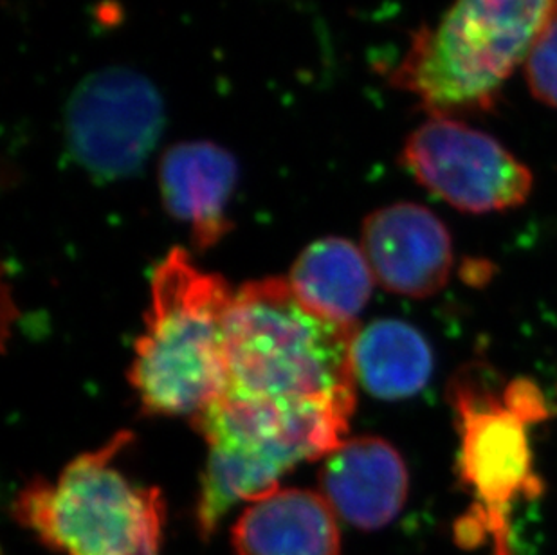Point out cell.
<instances>
[{
    "instance_id": "5",
    "label": "cell",
    "mask_w": 557,
    "mask_h": 555,
    "mask_svg": "<svg viewBox=\"0 0 557 555\" xmlns=\"http://www.w3.org/2000/svg\"><path fill=\"white\" fill-rule=\"evenodd\" d=\"M164 123L158 87L125 65H109L85 76L63 112L67 152L101 183L141 172L163 136Z\"/></svg>"
},
{
    "instance_id": "6",
    "label": "cell",
    "mask_w": 557,
    "mask_h": 555,
    "mask_svg": "<svg viewBox=\"0 0 557 555\" xmlns=\"http://www.w3.org/2000/svg\"><path fill=\"white\" fill-rule=\"evenodd\" d=\"M400 163L422 188L466 213L520 208L534 175L515 153L458 118L433 115L406 137Z\"/></svg>"
},
{
    "instance_id": "8",
    "label": "cell",
    "mask_w": 557,
    "mask_h": 555,
    "mask_svg": "<svg viewBox=\"0 0 557 555\" xmlns=\"http://www.w3.org/2000/svg\"><path fill=\"white\" fill-rule=\"evenodd\" d=\"M408 485L399 451L379 436L343 442L320 469L323 498L343 521L361 530L392 523L405 507Z\"/></svg>"
},
{
    "instance_id": "2",
    "label": "cell",
    "mask_w": 557,
    "mask_h": 555,
    "mask_svg": "<svg viewBox=\"0 0 557 555\" xmlns=\"http://www.w3.org/2000/svg\"><path fill=\"white\" fill-rule=\"evenodd\" d=\"M556 18L557 0H453L435 26L411 35L389 82L430 118L491 112Z\"/></svg>"
},
{
    "instance_id": "11",
    "label": "cell",
    "mask_w": 557,
    "mask_h": 555,
    "mask_svg": "<svg viewBox=\"0 0 557 555\" xmlns=\"http://www.w3.org/2000/svg\"><path fill=\"white\" fill-rule=\"evenodd\" d=\"M232 543L237 555H342L336 513L309 489H278L249 503Z\"/></svg>"
},
{
    "instance_id": "12",
    "label": "cell",
    "mask_w": 557,
    "mask_h": 555,
    "mask_svg": "<svg viewBox=\"0 0 557 555\" xmlns=\"http://www.w3.org/2000/svg\"><path fill=\"white\" fill-rule=\"evenodd\" d=\"M287 280L309 309L337 323L356 325L369 304L373 274L363 251L352 242L329 236L301 252Z\"/></svg>"
},
{
    "instance_id": "7",
    "label": "cell",
    "mask_w": 557,
    "mask_h": 555,
    "mask_svg": "<svg viewBox=\"0 0 557 555\" xmlns=\"http://www.w3.org/2000/svg\"><path fill=\"white\" fill-rule=\"evenodd\" d=\"M361 242L373 280L388 293L428 298L442 291L451 274V235L433 211L416 202L370 213Z\"/></svg>"
},
{
    "instance_id": "3",
    "label": "cell",
    "mask_w": 557,
    "mask_h": 555,
    "mask_svg": "<svg viewBox=\"0 0 557 555\" xmlns=\"http://www.w3.org/2000/svg\"><path fill=\"white\" fill-rule=\"evenodd\" d=\"M235 291L174 247L152 274V301L128 381L145 414L194 417L224 386L226 320Z\"/></svg>"
},
{
    "instance_id": "9",
    "label": "cell",
    "mask_w": 557,
    "mask_h": 555,
    "mask_svg": "<svg viewBox=\"0 0 557 555\" xmlns=\"http://www.w3.org/2000/svg\"><path fill=\"white\" fill-rule=\"evenodd\" d=\"M462 415V480L499 513L531 488L532 453L520 408L476 403L458 390Z\"/></svg>"
},
{
    "instance_id": "4",
    "label": "cell",
    "mask_w": 557,
    "mask_h": 555,
    "mask_svg": "<svg viewBox=\"0 0 557 555\" xmlns=\"http://www.w3.org/2000/svg\"><path fill=\"white\" fill-rule=\"evenodd\" d=\"M132 442L122 431L76 456L54 482L35 478L13 499V516L60 555H161L166 505L158 488L116 466Z\"/></svg>"
},
{
    "instance_id": "13",
    "label": "cell",
    "mask_w": 557,
    "mask_h": 555,
    "mask_svg": "<svg viewBox=\"0 0 557 555\" xmlns=\"http://www.w3.org/2000/svg\"><path fill=\"white\" fill-rule=\"evenodd\" d=\"M354 370L359 383L375 397H411L432 378V346L406 321H375L356 335Z\"/></svg>"
},
{
    "instance_id": "10",
    "label": "cell",
    "mask_w": 557,
    "mask_h": 555,
    "mask_svg": "<svg viewBox=\"0 0 557 555\" xmlns=\"http://www.w3.org/2000/svg\"><path fill=\"white\" fill-rule=\"evenodd\" d=\"M237 183V159L216 143H177L159 163L164 208L175 221L189 225L199 251L215 246L232 231L226 211Z\"/></svg>"
},
{
    "instance_id": "1",
    "label": "cell",
    "mask_w": 557,
    "mask_h": 555,
    "mask_svg": "<svg viewBox=\"0 0 557 555\" xmlns=\"http://www.w3.org/2000/svg\"><path fill=\"white\" fill-rule=\"evenodd\" d=\"M358 325L309 309L284 278L244 283L227 312L213 400L298 445L310 461L345 442L356 409Z\"/></svg>"
},
{
    "instance_id": "14",
    "label": "cell",
    "mask_w": 557,
    "mask_h": 555,
    "mask_svg": "<svg viewBox=\"0 0 557 555\" xmlns=\"http://www.w3.org/2000/svg\"><path fill=\"white\" fill-rule=\"evenodd\" d=\"M523 74L531 95L557 111V18L537 38L523 63Z\"/></svg>"
}]
</instances>
